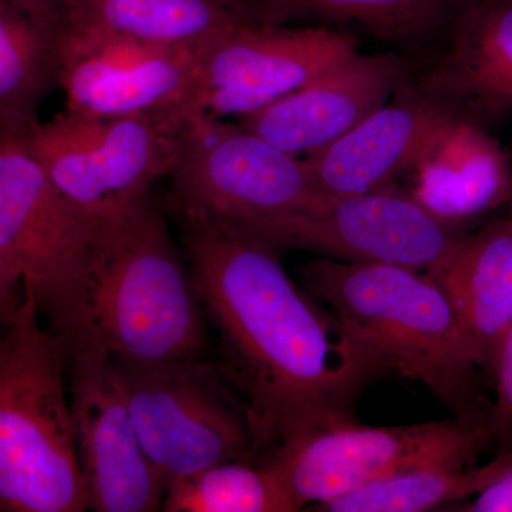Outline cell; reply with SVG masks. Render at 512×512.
<instances>
[{
  "label": "cell",
  "mask_w": 512,
  "mask_h": 512,
  "mask_svg": "<svg viewBox=\"0 0 512 512\" xmlns=\"http://www.w3.org/2000/svg\"><path fill=\"white\" fill-rule=\"evenodd\" d=\"M512 451L483 466L423 467L384 478L319 505L330 512H420L476 497L511 466Z\"/></svg>",
  "instance_id": "7402d4cb"
},
{
  "label": "cell",
  "mask_w": 512,
  "mask_h": 512,
  "mask_svg": "<svg viewBox=\"0 0 512 512\" xmlns=\"http://www.w3.org/2000/svg\"><path fill=\"white\" fill-rule=\"evenodd\" d=\"M207 323L151 194L99 220L70 352L90 343L133 363L204 357Z\"/></svg>",
  "instance_id": "3957f363"
},
{
  "label": "cell",
  "mask_w": 512,
  "mask_h": 512,
  "mask_svg": "<svg viewBox=\"0 0 512 512\" xmlns=\"http://www.w3.org/2000/svg\"><path fill=\"white\" fill-rule=\"evenodd\" d=\"M73 19L141 42L197 50L248 25L232 0H77Z\"/></svg>",
  "instance_id": "ffe728a7"
},
{
  "label": "cell",
  "mask_w": 512,
  "mask_h": 512,
  "mask_svg": "<svg viewBox=\"0 0 512 512\" xmlns=\"http://www.w3.org/2000/svg\"><path fill=\"white\" fill-rule=\"evenodd\" d=\"M36 20L43 28L62 35L77 10V0H2Z\"/></svg>",
  "instance_id": "d4e9b609"
},
{
  "label": "cell",
  "mask_w": 512,
  "mask_h": 512,
  "mask_svg": "<svg viewBox=\"0 0 512 512\" xmlns=\"http://www.w3.org/2000/svg\"><path fill=\"white\" fill-rule=\"evenodd\" d=\"M406 72L397 53L357 52L238 124L292 156H312L390 101Z\"/></svg>",
  "instance_id": "9a60e30c"
},
{
  "label": "cell",
  "mask_w": 512,
  "mask_h": 512,
  "mask_svg": "<svg viewBox=\"0 0 512 512\" xmlns=\"http://www.w3.org/2000/svg\"><path fill=\"white\" fill-rule=\"evenodd\" d=\"M464 511L512 512V463L493 484L476 495V500Z\"/></svg>",
  "instance_id": "4316f807"
},
{
  "label": "cell",
  "mask_w": 512,
  "mask_h": 512,
  "mask_svg": "<svg viewBox=\"0 0 512 512\" xmlns=\"http://www.w3.org/2000/svg\"><path fill=\"white\" fill-rule=\"evenodd\" d=\"M239 232L279 254L301 249L336 261L404 266L433 278L444 271L467 235L412 195L390 188L319 197L299 210Z\"/></svg>",
  "instance_id": "30bf717a"
},
{
  "label": "cell",
  "mask_w": 512,
  "mask_h": 512,
  "mask_svg": "<svg viewBox=\"0 0 512 512\" xmlns=\"http://www.w3.org/2000/svg\"><path fill=\"white\" fill-rule=\"evenodd\" d=\"M414 170L423 173L412 197L447 224L460 227L507 207L512 161L487 124L464 117ZM424 158V160H426Z\"/></svg>",
  "instance_id": "ac0fdd59"
},
{
  "label": "cell",
  "mask_w": 512,
  "mask_h": 512,
  "mask_svg": "<svg viewBox=\"0 0 512 512\" xmlns=\"http://www.w3.org/2000/svg\"><path fill=\"white\" fill-rule=\"evenodd\" d=\"M359 52L346 30L242 25L202 55L195 111L247 117Z\"/></svg>",
  "instance_id": "4fadbf2b"
},
{
  "label": "cell",
  "mask_w": 512,
  "mask_h": 512,
  "mask_svg": "<svg viewBox=\"0 0 512 512\" xmlns=\"http://www.w3.org/2000/svg\"><path fill=\"white\" fill-rule=\"evenodd\" d=\"M491 446L490 427L456 419L392 427L352 420L282 441L264 463L302 510L414 468L473 466Z\"/></svg>",
  "instance_id": "52a82bcc"
},
{
  "label": "cell",
  "mask_w": 512,
  "mask_h": 512,
  "mask_svg": "<svg viewBox=\"0 0 512 512\" xmlns=\"http://www.w3.org/2000/svg\"><path fill=\"white\" fill-rule=\"evenodd\" d=\"M437 281L446 289L485 379L512 323V198L504 214L467 234Z\"/></svg>",
  "instance_id": "e0dca14e"
},
{
  "label": "cell",
  "mask_w": 512,
  "mask_h": 512,
  "mask_svg": "<svg viewBox=\"0 0 512 512\" xmlns=\"http://www.w3.org/2000/svg\"><path fill=\"white\" fill-rule=\"evenodd\" d=\"M70 412L89 510L161 511L164 485L151 466L113 357L84 343L70 352Z\"/></svg>",
  "instance_id": "7c38bea8"
},
{
  "label": "cell",
  "mask_w": 512,
  "mask_h": 512,
  "mask_svg": "<svg viewBox=\"0 0 512 512\" xmlns=\"http://www.w3.org/2000/svg\"><path fill=\"white\" fill-rule=\"evenodd\" d=\"M495 397L490 427L497 453L512 451V323L498 350L493 372Z\"/></svg>",
  "instance_id": "cb8c5ba5"
},
{
  "label": "cell",
  "mask_w": 512,
  "mask_h": 512,
  "mask_svg": "<svg viewBox=\"0 0 512 512\" xmlns=\"http://www.w3.org/2000/svg\"><path fill=\"white\" fill-rule=\"evenodd\" d=\"M25 298L22 276L0 256V329L18 315Z\"/></svg>",
  "instance_id": "484cf974"
},
{
  "label": "cell",
  "mask_w": 512,
  "mask_h": 512,
  "mask_svg": "<svg viewBox=\"0 0 512 512\" xmlns=\"http://www.w3.org/2000/svg\"><path fill=\"white\" fill-rule=\"evenodd\" d=\"M59 33L0 0V134L25 136L59 89Z\"/></svg>",
  "instance_id": "44dd1931"
},
{
  "label": "cell",
  "mask_w": 512,
  "mask_h": 512,
  "mask_svg": "<svg viewBox=\"0 0 512 512\" xmlns=\"http://www.w3.org/2000/svg\"><path fill=\"white\" fill-rule=\"evenodd\" d=\"M464 117L423 96L403 79L384 106L303 160L320 197L383 190L413 171Z\"/></svg>",
  "instance_id": "5bb4252c"
},
{
  "label": "cell",
  "mask_w": 512,
  "mask_h": 512,
  "mask_svg": "<svg viewBox=\"0 0 512 512\" xmlns=\"http://www.w3.org/2000/svg\"><path fill=\"white\" fill-rule=\"evenodd\" d=\"M113 360L144 453L164 490L215 464L252 461L258 448L247 409L221 367L204 357Z\"/></svg>",
  "instance_id": "8992f818"
},
{
  "label": "cell",
  "mask_w": 512,
  "mask_h": 512,
  "mask_svg": "<svg viewBox=\"0 0 512 512\" xmlns=\"http://www.w3.org/2000/svg\"><path fill=\"white\" fill-rule=\"evenodd\" d=\"M412 82L460 116L490 126L512 113V0H464Z\"/></svg>",
  "instance_id": "2e32d148"
},
{
  "label": "cell",
  "mask_w": 512,
  "mask_h": 512,
  "mask_svg": "<svg viewBox=\"0 0 512 512\" xmlns=\"http://www.w3.org/2000/svg\"><path fill=\"white\" fill-rule=\"evenodd\" d=\"M245 23L350 25L383 42L429 46L448 28L464 0H232Z\"/></svg>",
  "instance_id": "d6986e66"
},
{
  "label": "cell",
  "mask_w": 512,
  "mask_h": 512,
  "mask_svg": "<svg viewBox=\"0 0 512 512\" xmlns=\"http://www.w3.org/2000/svg\"><path fill=\"white\" fill-rule=\"evenodd\" d=\"M190 114L99 119L64 110L46 123L39 121L28 141L64 197L101 220L170 177Z\"/></svg>",
  "instance_id": "ba28073f"
},
{
  "label": "cell",
  "mask_w": 512,
  "mask_h": 512,
  "mask_svg": "<svg viewBox=\"0 0 512 512\" xmlns=\"http://www.w3.org/2000/svg\"><path fill=\"white\" fill-rule=\"evenodd\" d=\"M99 220L59 191L28 134H0V256L35 295L47 326L72 346Z\"/></svg>",
  "instance_id": "5b68a950"
},
{
  "label": "cell",
  "mask_w": 512,
  "mask_h": 512,
  "mask_svg": "<svg viewBox=\"0 0 512 512\" xmlns=\"http://www.w3.org/2000/svg\"><path fill=\"white\" fill-rule=\"evenodd\" d=\"M299 284L362 345L386 373L416 380L467 426H488L493 400L453 301L426 272L389 264L320 258Z\"/></svg>",
  "instance_id": "7a4b0ae2"
},
{
  "label": "cell",
  "mask_w": 512,
  "mask_h": 512,
  "mask_svg": "<svg viewBox=\"0 0 512 512\" xmlns=\"http://www.w3.org/2000/svg\"><path fill=\"white\" fill-rule=\"evenodd\" d=\"M170 178V207L201 212L239 231L320 197L303 158L202 111L185 120Z\"/></svg>",
  "instance_id": "9c48e42d"
},
{
  "label": "cell",
  "mask_w": 512,
  "mask_h": 512,
  "mask_svg": "<svg viewBox=\"0 0 512 512\" xmlns=\"http://www.w3.org/2000/svg\"><path fill=\"white\" fill-rule=\"evenodd\" d=\"M161 511L293 512L299 508L268 464L232 460L168 483Z\"/></svg>",
  "instance_id": "603a6c76"
},
{
  "label": "cell",
  "mask_w": 512,
  "mask_h": 512,
  "mask_svg": "<svg viewBox=\"0 0 512 512\" xmlns=\"http://www.w3.org/2000/svg\"><path fill=\"white\" fill-rule=\"evenodd\" d=\"M171 210L258 451L355 420L360 394L386 375L375 353L293 281L274 248L201 212Z\"/></svg>",
  "instance_id": "6da1fadb"
},
{
  "label": "cell",
  "mask_w": 512,
  "mask_h": 512,
  "mask_svg": "<svg viewBox=\"0 0 512 512\" xmlns=\"http://www.w3.org/2000/svg\"><path fill=\"white\" fill-rule=\"evenodd\" d=\"M23 288L18 315L0 329V512H83L69 346L42 325L35 295Z\"/></svg>",
  "instance_id": "277c9868"
},
{
  "label": "cell",
  "mask_w": 512,
  "mask_h": 512,
  "mask_svg": "<svg viewBox=\"0 0 512 512\" xmlns=\"http://www.w3.org/2000/svg\"><path fill=\"white\" fill-rule=\"evenodd\" d=\"M204 52L141 42L73 19L60 36L66 110L99 119L190 114Z\"/></svg>",
  "instance_id": "8fae6325"
}]
</instances>
